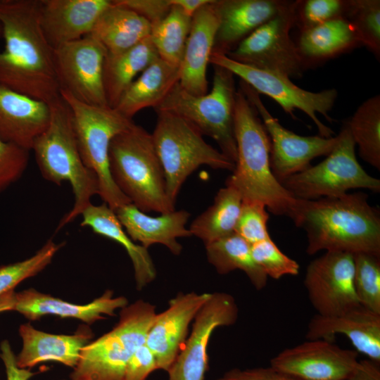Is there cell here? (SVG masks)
<instances>
[{"mask_svg": "<svg viewBox=\"0 0 380 380\" xmlns=\"http://www.w3.org/2000/svg\"><path fill=\"white\" fill-rule=\"evenodd\" d=\"M213 66V87L209 93L191 94L178 82L155 110L168 111L184 118L202 135L213 139L220 151L235 163L234 75L224 68Z\"/></svg>", "mask_w": 380, "mask_h": 380, "instance_id": "cell-9", "label": "cell"}, {"mask_svg": "<svg viewBox=\"0 0 380 380\" xmlns=\"http://www.w3.org/2000/svg\"><path fill=\"white\" fill-rule=\"evenodd\" d=\"M242 197L232 185L220 189L214 202L191 224L189 231L208 244L234 233L240 214Z\"/></svg>", "mask_w": 380, "mask_h": 380, "instance_id": "cell-32", "label": "cell"}, {"mask_svg": "<svg viewBox=\"0 0 380 380\" xmlns=\"http://www.w3.org/2000/svg\"><path fill=\"white\" fill-rule=\"evenodd\" d=\"M217 380H296L272 367L241 369H232Z\"/></svg>", "mask_w": 380, "mask_h": 380, "instance_id": "cell-45", "label": "cell"}, {"mask_svg": "<svg viewBox=\"0 0 380 380\" xmlns=\"http://www.w3.org/2000/svg\"><path fill=\"white\" fill-rule=\"evenodd\" d=\"M336 139L334 148L323 161L279 181L294 198L338 197L353 189L380 191V180L367 174L357 160L356 145L347 122Z\"/></svg>", "mask_w": 380, "mask_h": 380, "instance_id": "cell-10", "label": "cell"}, {"mask_svg": "<svg viewBox=\"0 0 380 380\" xmlns=\"http://www.w3.org/2000/svg\"><path fill=\"white\" fill-rule=\"evenodd\" d=\"M159 56L150 36L120 53L106 56L103 85L108 106L115 108L120 97L134 80Z\"/></svg>", "mask_w": 380, "mask_h": 380, "instance_id": "cell-31", "label": "cell"}, {"mask_svg": "<svg viewBox=\"0 0 380 380\" xmlns=\"http://www.w3.org/2000/svg\"><path fill=\"white\" fill-rule=\"evenodd\" d=\"M117 3L134 11L151 25L164 18L172 5L170 0H115Z\"/></svg>", "mask_w": 380, "mask_h": 380, "instance_id": "cell-44", "label": "cell"}, {"mask_svg": "<svg viewBox=\"0 0 380 380\" xmlns=\"http://www.w3.org/2000/svg\"><path fill=\"white\" fill-rule=\"evenodd\" d=\"M81 226L122 245L132 262L137 289L141 290L156 277V270L148 248L134 242L124 231L115 212L103 203H91L82 213Z\"/></svg>", "mask_w": 380, "mask_h": 380, "instance_id": "cell-28", "label": "cell"}, {"mask_svg": "<svg viewBox=\"0 0 380 380\" xmlns=\"http://www.w3.org/2000/svg\"><path fill=\"white\" fill-rule=\"evenodd\" d=\"M205 246L207 259L219 274L240 270L257 290L266 286L267 277L254 261L251 245L235 232Z\"/></svg>", "mask_w": 380, "mask_h": 380, "instance_id": "cell-33", "label": "cell"}, {"mask_svg": "<svg viewBox=\"0 0 380 380\" xmlns=\"http://www.w3.org/2000/svg\"><path fill=\"white\" fill-rule=\"evenodd\" d=\"M151 24L131 8L116 1L99 16L91 32L108 54H117L150 36Z\"/></svg>", "mask_w": 380, "mask_h": 380, "instance_id": "cell-29", "label": "cell"}, {"mask_svg": "<svg viewBox=\"0 0 380 380\" xmlns=\"http://www.w3.org/2000/svg\"><path fill=\"white\" fill-rule=\"evenodd\" d=\"M234 134L236 160L226 184L234 186L243 200L261 202L272 213L292 218L298 198L273 175L270 137L256 109L239 87L235 96Z\"/></svg>", "mask_w": 380, "mask_h": 380, "instance_id": "cell-3", "label": "cell"}, {"mask_svg": "<svg viewBox=\"0 0 380 380\" xmlns=\"http://www.w3.org/2000/svg\"><path fill=\"white\" fill-rule=\"evenodd\" d=\"M23 341L20 352L16 355L20 368L30 369L44 362H57L72 369L77 364L82 348L93 338L88 326H81L71 335L53 334L34 328L25 323L19 327Z\"/></svg>", "mask_w": 380, "mask_h": 380, "instance_id": "cell-25", "label": "cell"}, {"mask_svg": "<svg viewBox=\"0 0 380 380\" xmlns=\"http://www.w3.org/2000/svg\"><path fill=\"white\" fill-rule=\"evenodd\" d=\"M261 202L242 201L234 232L250 245L270 238L267 227L269 214Z\"/></svg>", "mask_w": 380, "mask_h": 380, "instance_id": "cell-40", "label": "cell"}, {"mask_svg": "<svg viewBox=\"0 0 380 380\" xmlns=\"http://www.w3.org/2000/svg\"><path fill=\"white\" fill-rule=\"evenodd\" d=\"M296 1L252 32L226 55L234 61L285 75L302 76L306 64L290 32L296 25Z\"/></svg>", "mask_w": 380, "mask_h": 380, "instance_id": "cell-12", "label": "cell"}, {"mask_svg": "<svg viewBox=\"0 0 380 380\" xmlns=\"http://www.w3.org/2000/svg\"><path fill=\"white\" fill-rule=\"evenodd\" d=\"M156 111L157 121L151 135L163 169L167 194L174 205L183 183L201 165L234 171L235 163L206 143L191 123L175 113Z\"/></svg>", "mask_w": 380, "mask_h": 380, "instance_id": "cell-8", "label": "cell"}, {"mask_svg": "<svg viewBox=\"0 0 380 380\" xmlns=\"http://www.w3.org/2000/svg\"><path fill=\"white\" fill-rule=\"evenodd\" d=\"M48 128L34 141L36 162L43 177L57 185L68 182L74 194V204L59 222L57 230L82 215L99 194L96 175L84 164L77 146L70 109L59 99L50 104Z\"/></svg>", "mask_w": 380, "mask_h": 380, "instance_id": "cell-4", "label": "cell"}, {"mask_svg": "<svg viewBox=\"0 0 380 380\" xmlns=\"http://www.w3.org/2000/svg\"><path fill=\"white\" fill-rule=\"evenodd\" d=\"M51 110L48 103L0 84V139L27 151L48 128Z\"/></svg>", "mask_w": 380, "mask_h": 380, "instance_id": "cell-23", "label": "cell"}, {"mask_svg": "<svg viewBox=\"0 0 380 380\" xmlns=\"http://www.w3.org/2000/svg\"><path fill=\"white\" fill-rule=\"evenodd\" d=\"M306 232V252L380 255V216L364 192L315 200L298 199L291 219Z\"/></svg>", "mask_w": 380, "mask_h": 380, "instance_id": "cell-2", "label": "cell"}, {"mask_svg": "<svg viewBox=\"0 0 380 380\" xmlns=\"http://www.w3.org/2000/svg\"><path fill=\"white\" fill-rule=\"evenodd\" d=\"M344 17L355 29L361 45L380 58V1L348 0Z\"/></svg>", "mask_w": 380, "mask_h": 380, "instance_id": "cell-36", "label": "cell"}, {"mask_svg": "<svg viewBox=\"0 0 380 380\" xmlns=\"http://www.w3.org/2000/svg\"><path fill=\"white\" fill-rule=\"evenodd\" d=\"M336 334L346 336L357 353L380 363V314L362 305L339 315H315L310 319L306 338L334 341Z\"/></svg>", "mask_w": 380, "mask_h": 380, "instance_id": "cell-20", "label": "cell"}, {"mask_svg": "<svg viewBox=\"0 0 380 380\" xmlns=\"http://www.w3.org/2000/svg\"><path fill=\"white\" fill-rule=\"evenodd\" d=\"M210 293H179L167 308L156 314L145 344L153 353L158 369L167 372L186 339L190 323L207 301Z\"/></svg>", "mask_w": 380, "mask_h": 380, "instance_id": "cell-18", "label": "cell"}, {"mask_svg": "<svg viewBox=\"0 0 380 380\" xmlns=\"http://www.w3.org/2000/svg\"><path fill=\"white\" fill-rule=\"evenodd\" d=\"M15 301V293L14 291H11L0 296V313L13 310Z\"/></svg>", "mask_w": 380, "mask_h": 380, "instance_id": "cell-49", "label": "cell"}, {"mask_svg": "<svg viewBox=\"0 0 380 380\" xmlns=\"http://www.w3.org/2000/svg\"><path fill=\"white\" fill-rule=\"evenodd\" d=\"M343 380H380L379 364L367 358L362 360L355 372Z\"/></svg>", "mask_w": 380, "mask_h": 380, "instance_id": "cell-47", "label": "cell"}, {"mask_svg": "<svg viewBox=\"0 0 380 380\" xmlns=\"http://www.w3.org/2000/svg\"><path fill=\"white\" fill-rule=\"evenodd\" d=\"M360 157L380 170V96L364 101L347 122Z\"/></svg>", "mask_w": 380, "mask_h": 380, "instance_id": "cell-34", "label": "cell"}, {"mask_svg": "<svg viewBox=\"0 0 380 380\" xmlns=\"http://www.w3.org/2000/svg\"><path fill=\"white\" fill-rule=\"evenodd\" d=\"M127 305L128 300L125 297H114L110 290L106 291L91 303L79 305L29 289L15 293L13 310L31 321L45 315H55L77 319L89 325L106 319L105 315L114 316L118 309Z\"/></svg>", "mask_w": 380, "mask_h": 380, "instance_id": "cell-24", "label": "cell"}, {"mask_svg": "<svg viewBox=\"0 0 380 380\" xmlns=\"http://www.w3.org/2000/svg\"><path fill=\"white\" fill-rule=\"evenodd\" d=\"M291 1L218 0L219 26L213 51L227 54L257 28L284 11Z\"/></svg>", "mask_w": 380, "mask_h": 380, "instance_id": "cell-21", "label": "cell"}, {"mask_svg": "<svg viewBox=\"0 0 380 380\" xmlns=\"http://www.w3.org/2000/svg\"><path fill=\"white\" fill-rule=\"evenodd\" d=\"M106 56V48L91 34L54 49L61 91L89 105L108 106L103 85Z\"/></svg>", "mask_w": 380, "mask_h": 380, "instance_id": "cell-13", "label": "cell"}, {"mask_svg": "<svg viewBox=\"0 0 380 380\" xmlns=\"http://www.w3.org/2000/svg\"><path fill=\"white\" fill-rule=\"evenodd\" d=\"M239 88L256 109L268 133L270 167L279 182L307 169L314 158L327 156L334 148L336 137L298 135L283 127L272 115L253 88L241 80Z\"/></svg>", "mask_w": 380, "mask_h": 380, "instance_id": "cell-14", "label": "cell"}, {"mask_svg": "<svg viewBox=\"0 0 380 380\" xmlns=\"http://www.w3.org/2000/svg\"><path fill=\"white\" fill-rule=\"evenodd\" d=\"M0 357L5 366L6 380H29L35 374L30 369L20 368L17 365L16 355L7 340L1 343Z\"/></svg>", "mask_w": 380, "mask_h": 380, "instance_id": "cell-46", "label": "cell"}, {"mask_svg": "<svg viewBox=\"0 0 380 380\" xmlns=\"http://www.w3.org/2000/svg\"><path fill=\"white\" fill-rule=\"evenodd\" d=\"M251 253L255 263L267 277L279 279L284 276L299 274V264L285 255L271 237L251 245Z\"/></svg>", "mask_w": 380, "mask_h": 380, "instance_id": "cell-39", "label": "cell"}, {"mask_svg": "<svg viewBox=\"0 0 380 380\" xmlns=\"http://www.w3.org/2000/svg\"></svg>", "mask_w": 380, "mask_h": 380, "instance_id": "cell-51", "label": "cell"}, {"mask_svg": "<svg viewBox=\"0 0 380 380\" xmlns=\"http://www.w3.org/2000/svg\"><path fill=\"white\" fill-rule=\"evenodd\" d=\"M191 25V18L172 5L167 15L151 25L150 37L161 59L180 67Z\"/></svg>", "mask_w": 380, "mask_h": 380, "instance_id": "cell-35", "label": "cell"}, {"mask_svg": "<svg viewBox=\"0 0 380 380\" xmlns=\"http://www.w3.org/2000/svg\"><path fill=\"white\" fill-rule=\"evenodd\" d=\"M114 212L130 239L134 242H140L146 248L153 244L160 243L172 254L178 255L182 246L177 241V238L192 236L186 228L190 213L184 210H175L152 217L128 203Z\"/></svg>", "mask_w": 380, "mask_h": 380, "instance_id": "cell-26", "label": "cell"}, {"mask_svg": "<svg viewBox=\"0 0 380 380\" xmlns=\"http://www.w3.org/2000/svg\"><path fill=\"white\" fill-rule=\"evenodd\" d=\"M354 287L360 305L380 314V255L353 254Z\"/></svg>", "mask_w": 380, "mask_h": 380, "instance_id": "cell-37", "label": "cell"}, {"mask_svg": "<svg viewBox=\"0 0 380 380\" xmlns=\"http://www.w3.org/2000/svg\"><path fill=\"white\" fill-rule=\"evenodd\" d=\"M346 5L345 0L296 1V25L302 30L344 16Z\"/></svg>", "mask_w": 380, "mask_h": 380, "instance_id": "cell-41", "label": "cell"}, {"mask_svg": "<svg viewBox=\"0 0 380 380\" xmlns=\"http://www.w3.org/2000/svg\"><path fill=\"white\" fill-rule=\"evenodd\" d=\"M1 37H3V28L1 24L0 23V38Z\"/></svg>", "mask_w": 380, "mask_h": 380, "instance_id": "cell-50", "label": "cell"}, {"mask_svg": "<svg viewBox=\"0 0 380 380\" xmlns=\"http://www.w3.org/2000/svg\"><path fill=\"white\" fill-rule=\"evenodd\" d=\"M39 7L40 0H0V84L50 105L61 98V87Z\"/></svg>", "mask_w": 380, "mask_h": 380, "instance_id": "cell-1", "label": "cell"}, {"mask_svg": "<svg viewBox=\"0 0 380 380\" xmlns=\"http://www.w3.org/2000/svg\"><path fill=\"white\" fill-rule=\"evenodd\" d=\"M157 369L156 358L145 344L140 346L128 361L123 380H146Z\"/></svg>", "mask_w": 380, "mask_h": 380, "instance_id": "cell-43", "label": "cell"}, {"mask_svg": "<svg viewBox=\"0 0 380 380\" xmlns=\"http://www.w3.org/2000/svg\"><path fill=\"white\" fill-rule=\"evenodd\" d=\"M109 0H40L44 34L53 49L89 34Z\"/></svg>", "mask_w": 380, "mask_h": 380, "instance_id": "cell-19", "label": "cell"}, {"mask_svg": "<svg viewBox=\"0 0 380 380\" xmlns=\"http://www.w3.org/2000/svg\"><path fill=\"white\" fill-rule=\"evenodd\" d=\"M108 164L114 183L139 210L161 214L175 210L152 135L142 127L134 123L113 137Z\"/></svg>", "mask_w": 380, "mask_h": 380, "instance_id": "cell-5", "label": "cell"}, {"mask_svg": "<svg viewBox=\"0 0 380 380\" xmlns=\"http://www.w3.org/2000/svg\"><path fill=\"white\" fill-rule=\"evenodd\" d=\"M210 63L228 70L259 94L270 97L292 118H294L296 110L303 111L313 121L319 136L329 138L334 134L332 129L320 121L317 114H321L331 122L329 113L338 96L335 89L319 92L309 91L296 86L285 75L241 63L217 51H213Z\"/></svg>", "mask_w": 380, "mask_h": 380, "instance_id": "cell-11", "label": "cell"}, {"mask_svg": "<svg viewBox=\"0 0 380 380\" xmlns=\"http://www.w3.org/2000/svg\"><path fill=\"white\" fill-rule=\"evenodd\" d=\"M358 353L325 339L308 340L270 360V367L296 380H343L359 367Z\"/></svg>", "mask_w": 380, "mask_h": 380, "instance_id": "cell-17", "label": "cell"}, {"mask_svg": "<svg viewBox=\"0 0 380 380\" xmlns=\"http://www.w3.org/2000/svg\"><path fill=\"white\" fill-rule=\"evenodd\" d=\"M62 99L69 106L79 151L85 166L97 176L99 195L115 211L131 203L114 183L109 170L110 144L119 133L134 122L116 109L84 103L70 94L61 91Z\"/></svg>", "mask_w": 380, "mask_h": 380, "instance_id": "cell-7", "label": "cell"}, {"mask_svg": "<svg viewBox=\"0 0 380 380\" xmlns=\"http://www.w3.org/2000/svg\"><path fill=\"white\" fill-rule=\"evenodd\" d=\"M300 31L296 44L306 66L310 61L330 58L361 45L354 27L344 16Z\"/></svg>", "mask_w": 380, "mask_h": 380, "instance_id": "cell-30", "label": "cell"}, {"mask_svg": "<svg viewBox=\"0 0 380 380\" xmlns=\"http://www.w3.org/2000/svg\"><path fill=\"white\" fill-rule=\"evenodd\" d=\"M28 160L29 151L0 139V193L21 177Z\"/></svg>", "mask_w": 380, "mask_h": 380, "instance_id": "cell-42", "label": "cell"}, {"mask_svg": "<svg viewBox=\"0 0 380 380\" xmlns=\"http://www.w3.org/2000/svg\"><path fill=\"white\" fill-rule=\"evenodd\" d=\"M156 314L155 306L143 300L122 308L117 324L82 348L70 380H123L127 364L145 343Z\"/></svg>", "mask_w": 380, "mask_h": 380, "instance_id": "cell-6", "label": "cell"}, {"mask_svg": "<svg viewBox=\"0 0 380 380\" xmlns=\"http://www.w3.org/2000/svg\"><path fill=\"white\" fill-rule=\"evenodd\" d=\"M179 80V68L159 57L127 87L115 109L129 119L144 108L155 109Z\"/></svg>", "mask_w": 380, "mask_h": 380, "instance_id": "cell-27", "label": "cell"}, {"mask_svg": "<svg viewBox=\"0 0 380 380\" xmlns=\"http://www.w3.org/2000/svg\"><path fill=\"white\" fill-rule=\"evenodd\" d=\"M61 246L49 240L32 257L0 267V296L14 291L15 287L21 281L37 275L45 269Z\"/></svg>", "mask_w": 380, "mask_h": 380, "instance_id": "cell-38", "label": "cell"}, {"mask_svg": "<svg viewBox=\"0 0 380 380\" xmlns=\"http://www.w3.org/2000/svg\"><path fill=\"white\" fill-rule=\"evenodd\" d=\"M238 314V306L232 295L210 293L194 319L190 336L167 371L169 380H204L211 335L218 327L234 324Z\"/></svg>", "mask_w": 380, "mask_h": 380, "instance_id": "cell-15", "label": "cell"}, {"mask_svg": "<svg viewBox=\"0 0 380 380\" xmlns=\"http://www.w3.org/2000/svg\"><path fill=\"white\" fill-rule=\"evenodd\" d=\"M304 285L317 315L332 316L360 305L354 287L353 255L327 251L307 267Z\"/></svg>", "mask_w": 380, "mask_h": 380, "instance_id": "cell-16", "label": "cell"}, {"mask_svg": "<svg viewBox=\"0 0 380 380\" xmlns=\"http://www.w3.org/2000/svg\"><path fill=\"white\" fill-rule=\"evenodd\" d=\"M215 0L201 8L191 18V25L179 67V85L189 93H207V68L213 51L219 26Z\"/></svg>", "mask_w": 380, "mask_h": 380, "instance_id": "cell-22", "label": "cell"}, {"mask_svg": "<svg viewBox=\"0 0 380 380\" xmlns=\"http://www.w3.org/2000/svg\"><path fill=\"white\" fill-rule=\"evenodd\" d=\"M212 1L213 0H170L171 5L177 6L190 18L201 8Z\"/></svg>", "mask_w": 380, "mask_h": 380, "instance_id": "cell-48", "label": "cell"}]
</instances>
